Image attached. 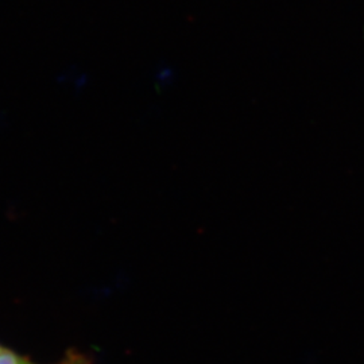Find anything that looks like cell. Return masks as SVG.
<instances>
[{
  "instance_id": "obj_1",
  "label": "cell",
  "mask_w": 364,
  "mask_h": 364,
  "mask_svg": "<svg viewBox=\"0 0 364 364\" xmlns=\"http://www.w3.org/2000/svg\"><path fill=\"white\" fill-rule=\"evenodd\" d=\"M0 364H30L25 358H21L19 355L14 353L10 350L3 348L0 352Z\"/></svg>"
},
{
  "instance_id": "obj_2",
  "label": "cell",
  "mask_w": 364,
  "mask_h": 364,
  "mask_svg": "<svg viewBox=\"0 0 364 364\" xmlns=\"http://www.w3.org/2000/svg\"><path fill=\"white\" fill-rule=\"evenodd\" d=\"M60 364H85V359L81 355H69L64 362Z\"/></svg>"
},
{
  "instance_id": "obj_3",
  "label": "cell",
  "mask_w": 364,
  "mask_h": 364,
  "mask_svg": "<svg viewBox=\"0 0 364 364\" xmlns=\"http://www.w3.org/2000/svg\"><path fill=\"white\" fill-rule=\"evenodd\" d=\"M1 350H3V347H1V346H0V352H1Z\"/></svg>"
}]
</instances>
